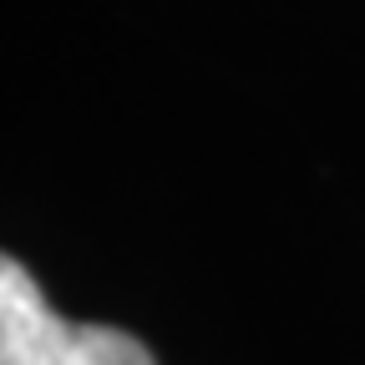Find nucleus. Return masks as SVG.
Wrapping results in <instances>:
<instances>
[{
  "label": "nucleus",
  "mask_w": 365,
  "mask_h": 365,
  "mask_svg": "<svg viewBox=\"0 0 365 365\" xmlns=\"http://www.w3.org/2000/svg\"><path fill=\"white\" fill-rule=\"evenodd\" d=\"M0 365H158L153 350L112 325L61 319L16 254L0 259Z\"/></svg>",
  "instance_id": "1"
}]
</instances>
